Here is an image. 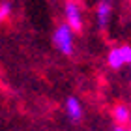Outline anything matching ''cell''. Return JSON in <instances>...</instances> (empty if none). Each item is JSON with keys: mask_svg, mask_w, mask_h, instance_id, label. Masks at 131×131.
<instances>
[{"mask_svg": "<svg viewBox=\"0 0 131 131\" xmlns=\"http://www.w3.org/2000/svg\"><path fill=\"white\" fill-rule=\"evenodd\" d=\"M73 39H75V30L68 25V23L58 25L54 34H52V41H54L56 49L66 56L73 54Z\"/></svg>", "mask_w": 131, "mask_h": 131, "instance_id": "6da1fadb", "label": "cell"}, {"mask_svg": "<svg viewBox=\"0 0 131 131\" xmlns=\"http://www.w3.org/2000/svg\"><path fill=\"white\" fill-rule=\"evenodd\" d=\"M107 64L112 69H120L131 64V45H118L112 47L107 54Z\"/></svg>", "mask_w": 131, "mask_h": 131, "instance_id": "7a4b0ae2", "label": "cell"}, {"mask_svg": "<svg viewBox=\"0 0 131 131\" xmlns=\"http://www.w3.org/2000/svg\"><path fill=\"white\" fill-rule=\"evenodd\" d=\"M64 15H66V23L73 28L75 32H81L82 26H84V21H82V11L81 6L75 2V0H68L64 8Z\"/></svg>", "mask_w": 131, "mask_h": 131, "instance_id": "3957f363", "label": "cell"}, {"mask_svg": "<svg viewBox=\"0 0 131 131\" xmlns=\"http://www.w3.org/2000/svg\"><path fill=\"white\" fill-rule=\"evenodd\" d=\"M111 17H112V4L111 0H99L97 6H96V23L101 30H105L111 23Z\"/></svg>", "mask_w": 131, "mask_h": 131, "instance_id": "277c9868", "label": "cell"}, {"mask_svg": "<svg viewBox=\"0 0 131 131\" xmlns=\"http://www.w3.org/2000/svg\"><path fill=\"white\" fill-rule=\"evenodd\" d=\"M64 109H66V116H68L71 122H81L82 120V112H84V111H82V105H81L79 97L69 96L68 99H66Z\"/></svg>", "mask_w": 131, "mask_h": 131, "instance_id": "5b68a950", "label": "cell"}, {"mask_svg": "<svg viewBox=\"0 0 131 131\" xmlns=\"http://www.w3.org/2000/svg\"><path fill=\"white\" fill-rule=\"evenodd\" d=\"M112 118H114V122L118 126H126V124L131 122V111L127 105H116L114 109H112Z\"/></svg>", "mask_w": 131, "mask_h": 131, "instance_id": "8992f818", "label": "cell"}, {"mask_svg": "<svg viewBox=\"0 0 131 131\" xmlns=\"http://www.w3.org/2000/svg\"><path fill=\"white\" fill-rule=\"evenodd\" d=\"M11 15V4L9 2H2L0 4V21H6Z\"/></svg>", "mask_w": 131, "mask_h": 131, "instance_id": "52a82bcc", "label": "cell"}, {"mask_svg": "<svg viewBox=\"0 0 131 131\" xmlns=\"http://www.w3.org/2000/svg\"><path fill=\"white\" fill-rule=\"evenodd\" d=\"M112 131H127V129H126V127H124V126H116V127H114V129H112Z\"/></svg>", "mask_w": 131, "mask_h": 131, "instance_id": "ba28073f", "label": "cell"}, {"mask_svg": "<svg viewBox=\"0 0 131 131\" xmlns=\"http://www.w3.org/2000/svg\"><path fill=\"white\" fill-rule=\"evenodd\" d=\"M129 68H131V64H129Z\"/></svg>", "mask_w": 131, "mask_h": 131, "instance_id": "9c48e42d", "label": "cell"}, {"mask_svg": "<svg viewBox=\"0 0 131 131\" xmlns=\"http://www.w3.org/2000/svg\"><path fill=\"white\" fill-rule=\"evenodd\" d=\"M127 131H131V129H127Z\"/></svg>", "mask_w": 131, "mask_h": 131, "instance_id": "30bf717a", "label": "cell"}]
</instances>
